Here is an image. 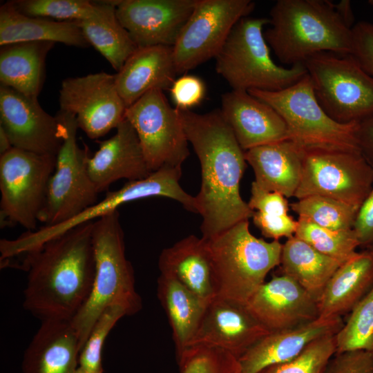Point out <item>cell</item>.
Returning <instances> with one entry per match:
<instances>
[{
  "mask_svg": "<svg viewBox=\"0 0 373 373\" xmlns=\"http://www.w3.org/2000/svg\"><path fill=\"white\" fill-rule=\"evenodd\" d=\"M254 7L251 0H198L173 46L177 74L215 58L235 24Z\"/></svg>",
  "mask_w": 373,
  "mask_h": 373,
  "instance_id": "13",
  "label": "cell"
},
{
  "mask_svg": "<svg viewBox=\"0 0 373 373\" xmlns=\"http://www.w3.org/2000/svg\"><path fill=\"white\" fill-rule=\"evenodd\" d=\"M160 274L171 278L209 302L217 296L207 239L190 235L161 252Z\"/></svg>",
  "mask_w": 373,
  "mask_h": 373,
  "instance_id": "25",
  "label": "cell"
},
{
  "mask_svg": "<svg viewBox=\"0 0 373 373\" xmlns=\"http://www.w3.org/2000/svg\"><path fill=\"white\" fill-rule=\"evenodd\" d=\"M55 43L20 42L0 48V82L32 99H37L44 84L45 62Z\"/></svg>",
  "mask_w": 373,
  "mask_h": 373,
  "instance_id": "29",
  "label": "cell"
},
{
  "mask_svg": "<svg viewBox=\"0 0 373 373\" xmlns=\"http://www.w3.org/2000/svg\"><path fill=\"white\" fill-rule=\"evenodd\" d=\"M343 324L341 317H318L294 328L271 332L238 358L239 373H257L269 365L291 361L314 341L336 335Z\"/></svg>",
  "mask_w": 373,
  "mask_h": 373,
  "instance_id": "22",
  "label": "cell"
},
{
  "mask_svg": "<svg viewBox=\"0 0 373 373\" xmlns=\"http://www.w3.org/2000/svg\"><path fill=\"white\" fill-rule=\"evenodd\" d=\"M370 249V251H372L373 252V247L370 248V249Z\"/></svg>",
  "mask_w": 373,
  "mask_h": 373,
  "instance_id": "51",
  "label": "cell"
},
{
  "mask_svg": "<svg viewBox=\"0 0 373 373\" xmlns=\"http://www.w3.org/2000/svg\"><path fill=\"white\" fill-rule=\"evenodd\" d=\"M74 373H93V372L88 371L87 370L83 367H78Z\"/></svg>",
  "mask_w": 373,
  "mask_h": 373,
  "instance_id": "49",
  "label": "cell"
},
{
  "mask_svg": "<svg viewBox=\"0 0 373 373\" xmlns=\"http://www.w3.org/2000/svg\"><path fill=\"white\" fill-rule=\"evenodd\" d=\"M125 118L138 137L151 172L164 166H182L188 157V140L178 109L163 90L153 89L126 108Z\"/></svg>",
  "mask_w": 373,
  "mask_h": 373,
  "instance_id": "12",
  "label": "cell"
},
{
  "mask_svg": "<svg viewBox=\"0 0 373 373\" xmlns=\"http://www.w3.org/2000/svg\"><path fill=\"white\" fill-rule=\"evenodd\" d=\"M55 116L60 123L62 144L39 216L44 227L75 218L96 204L99 194L88 171V149L86 146L81 149L77 142L75 117L60 110Z\"/></svg>",
  "mask_w": 373,
  "mask_h": 373,
  "instance_id": "8",
  "label": "cell"
},
{
  "mask_svg": "<svg viewBox=\"0 0 373 373\" xmlns=\"http://www.w3.org/2000/svg\"><path fill=\"white\" fill-rule=\"evenodd\" d=\"M335 338L336 354L356 350L373 353V287L351 311Z\"/></svg>",
  "mask_w": 373,
  "mask_h": 373,
  "instance_id": "35",
  "label": "cell"
},
{
  "mask_svg": "<svg viewBox=\"0 0 373 373\" xmlns=\"http://www.w3.org/2000/svg\"><path fill=\"white\" fill-rule=\"evenodd\" d=\"M157 292L172 329L178 357L189 347L209 302L175 280L161 274Z\"/></svg>",
  "mask_w": 373,
  "mask_h": 373,
  "instance_id": "30",
  "label": "cell"
},
{
  "mask_svg": "<svg viewBox=\"0 0 373 373\" xmlns=\"http://www.w3.org/2000/svg\"><path fill=\"white\" fill-rule=\"evenodd\" d=\"M12 148L9 137L4 129L0 126V155L6 153Z\"/></svg>",
  "mask_w": 373,
  "mask_h": 373,
  "instance_id": "48",
  "label": "cell"
},
{
  "mask_svg": "<svg viewBox=\"0 0 373 373\" xmlns=\"http://www.w3.org/2000/svg\"><path fill=\"white\" fill-rule=\"evenodd\" d=\"M290 207L298 215V218L336 230L353 229L359 209L338 200L321 195L298 199Z\"/></svg>",
  "mask_w": 373,
  "mask_h": 373,
  "instance_id": "33",
  "label": "cell"
},
{
  "mask_svg": "<svg viewBox=\"0 0 373 373\" xmlns=\"http://www.w3.org/2000/svg\"><path fill=\"white\" fill-rule=\"evenodd\" d=\"M198 0H117L116 15L137 48L173 47Z\"/></svg>",
  "mask_w": 373,
  "mask_h": 373,
  "instance_id": "16",
  "label": "cell"
},
{
  "mask_svg": "<svg viewBox=\"0 0 373 373\" xmlns=\"http://www.w3.org/2000/svg\"><path fill=\"white\" fill-rule=\"evenodd\" d=\"M358 140L361 151L373 166V115L358 122Z\"/></svg>",
  "mask_w": 373,
  "mask_h": 373,
  "instance_id": "46",
  "label": "cell"
},
{
  "mask_svg": "<svg viewBox=\"0 0 373 373\" xmlns=\"http://www.w3.org/2000/svg\"><path fill=\"white\" fill-rule=\"evenodd\" d=\"M59 110L75 117L90 139L104 136L125 118L126 106L115 84V75L100 72L68 77L61 82Z\"/></svg>",
  "mask_w": 373,
  "mask_h": 373,
  "instance_id": "14",
  "label": "cell"
},
{
  "mask_svg": "<svg viewBox=\"0 0 373 373\" xmlns=\"http://www.w3.org/2000/svg\"><path fill=\"white\" fill-rule=\"evenodd\" d=\"M221 113L244 151L289 140L287 124L269 105L246 90L222 95Z\"/></svg>",
  "mask_w": 373,
  "mask_h": 373,
  "instance_id": "20",
  "label": "cell"
},
{
  "mask_svg": "<svg viewBox=\"0 0 373 373\" xmlns=\"http://www.w3.org/2000/svg\"><path fill=\"white\" fill-rule=\"evenodd\" d=\"M116 130L88 160V173L99 193L120 179L135 181L152 173L131 124L124 118Z\"/></svg>",
  "mask_w": 373,
  "mask_h": 373,
  "instance_id": "21",
  "label": "cell"
},
{
  "mask_svg": "<svg viewBox=\"0 0 373 373\" xmlns=\"http://www.w3.org/2000/svg\"><path fill=\"white\" fill-rule=\"evenodd\" d=\"M335 8L347 26L352 28L354 21V14L350 1L343 0L335 4Z\"/></svg>",
  "mask_w": 373,
  "mask_h": 373,
  "instance_id": "47",
  "label": "cell"
},
{
  "mask_svg": "<svg viewBox=\"0 0 373 373\" xmlns=\"http://www.w3.org/2000/svg\"><path fill=\"white\" fill-rule=\"evenodd\" d=\"M207 240L218 296L247 304L280 263L283 244L254 236L248 220Z\"/></svg>",
  "mask_w": 373,
  "mask_h": 373,
  "instance_id": "6",
  "label": "cell"
},
{
  "mask_svg": "<svg viewBox=\"0 0 373 373\" xmlns=\"http://www.w3.org/2000/svg\"><path fill=\"white\" fill-rule=\"evenodd\" d=\"M373 287V252H356L342 263L318 300V317H341L350 313Z\"/></svg>",
  "mask_w": 373,
  "mask_h": 373,
  "instance_id": "27",
  "label": "cell"
},
{
  "mask_svg": "<svg viewBox=\"0 0 373 373\" xmlns=\"http://www.w3.org/2000/svg\"><path fill=\"white\" fill-rule=\"evenodd\" d=\"M92 236L95 265L92 289L84 305L70 320L81 350L96 320L106 307L121 305L128 316L142 307L141 297L135 290L133 269L126 257L118 211L95 220Z\"/></svg>",
  "mask_w": 373,
  "mask_h": 373,
  "instance_id": "4",
  "label": "cell"
},
{
  "mask_svg": "<svg viewBox=\"0 0 373 373\" xmlns=\"http://www.w3.org/2000/svg\"><path fill=\"white\" fill-rule=\"evenodd\" d=\"M269 23L266 17L240 19L215 57L217 73L232 90L278 91L307 75L304 64L287 68L272 60L263 32Z\"/></svg>",
  "mask_w": 373,
  "mask_h": 373,
  "instance_id": "5",
  "label": "cell"
},
{
  "mask_svg": "<svg viewBox=\"0 0 373 373\" xmlns=\"http://www.w3.org/2000/svg\"><path fill=\"white\" fill-rule=\"evenodd\" d=\"M177 75L173 47L153 46L137 48L115 75L127 108L151 90H169Z\"/></svg>",
  "mask_w": 373,
  "mask_h": 373,
  "instance_id": "24",
  "label": "cell"
},
{
  "mask_svg": "<svg viewBox=\"0 0 373 373\" xmlns=\"http://www.w3.org/2000/svg\"><path fill=\"white\" fill-rule=\"evenodd\" d=\"M294 236L341 264L355 254L356 248L360 247L353 229L336 230L325 228L302 218L298 219Z\"/></svg>",
  "mask_w": 373,
  "mask_h": 373,
  "instance_id": "34",
  "label": "cell"
},
{
  "mask_svg": "<svg viewBox=\"0 0 373 373\" xmlns=\"http://www.w3.org/2000/svg\"><path fill=\"white\" fill-rule=\"evenodd\" d=\"M303 149L290 140L252 148L245 152L252 167L254 182L260 189L294 197L303 169Z\"/></svg>",
  "mask_w": 373,
  "mask_h": 373,
  "instance_id": "26",
  "label": "cell"
},
{
  "mask_svg": "<svg viewBox=\"0 0 373 373\" xmlns=\"http://www.w3.org/2000/svg\"><path fill=\"white\" fill-rule=\"evenodd\" d=\"M335 354L322 373H373V353L356 350Z\"/></svg>",
  "mask_w": 373,
  "mask_h": 373,
  "instance_id": "41",
  "label": "cell"
},
{
  "mask_svg": "<svg viewBox=\"0 0 373 373\" xmlns=\"http://www.w3.org/2000/svg\"><path fill=\"white\" fill-rule=\"evenodd\" d=\"M180 373H239L238 358L206 346L187 348L178 357Z\"/></svg>",
  "mask_w": 373,
  "mask_h": 373,
  "instance_id": "38",
  "label": "cell"
},
{
  "mask_svg": "<svg viewBox=\"0 0 373 373\" xmlns=\"http://www.w3.org/2000/svg\"><path fill=\"white\" fill-rule=\"evenodd\" d=\"M0 126L14 148L57 156L62 144L60 123L46 113L37 99L0 86Z\"/></svg>",
  "mask_w": 373,
  "mask_h": 373,
  "instance_id": "15",
  "label": "cell"
},
{
  "mask_svg": "<svg viewBox=\"0 0 373 373\" xmlns=\"http://www.w3.org/2000/svg\"><path fill=\"white\" fill-rule=\"evenodd\" d=\"M303 64L318 103L334 120L359 122L373 115V77L351 54L321 52Z\"/></svg>",
  "mask_w": 373,
  "mask_h": 373,
  "instance_id": "9",
  "label": "cell"
},
{
  "mask_svg": "<svg viewBox=\"0 0 373 373\" xmlns=\"http://www.w3.org/2000/svg\"><path fill=\"white\" fill-rule=\"evenodd\" d=\"M93 223L81 224L18 256L23 258L19 268L28 271L24 309L41 321H70L88 299L95 267Z\"/></svg>",
  "mask_w": 373,
  "mask_h": 373,
  "instance_id": "2",
  "label": "cell"
},
{
  "mask_svg": "<svg viewBox=\"0 0 373 373\" xmlns=\"http://www.w3.org/2000/svg\"><path fill=\"white\" fill-rule=\"evenodd\" d=\"M353 229L360 247H373V186L358 209Z\"/></svg>",
  "mask_w": 373,
  "mask_h": 373,
  "instance_id": "45",
  "label": "cell"
},
{
  "mask_svg": "<svg viewBox=\"0 0 373 373\" xmlns=\"http://www.w3.org/2000/svg\"><path fill=\"white\" fill-rule=\"evenodd\" d=\"M101 10L93 17L79 21L89 43L119 71L137 47L116 15L117 1H101Z\"/></svg>",
  "mask_w": 373,
  "mask_h": 373,
  "instance_id": "32",
  "label": "cell"
},
{
  "mask_svg": "<svg viewBox=\"0 0 373 373\" xmlns=\"http://www.w3.org/2000/svg\"><path fill=\"white\" fill-rule=\"evenodd\" d=\"M270 28L264 32L278 60L303 64L324 52H352V31L326 0H278L270 10Z\"/></svg>",
  "mask_w": 373,
  "mask_h": 373,
  "instance_id": "3",
  "label": "cell"
},
{
  "mask_svg": "<svg viewBox=\"0 0 373 373\" xmlns=\"http://www.w3.org/2000/svg\"><path fill=\"white\" fill-rule=\"evenodd\" d=\"M351 55L373 77V23L361 21L354 25Z\"/></svg>",
  "mask_w": 373,
  "mask_h": 373,
  "instance_id": "42",
  "label": "cell"
},
{
  "mask_svg": "<svg viewBox=\"0 0 373 373\" xmlns=\"http://www.w3.org/2000/svg\"><path fill=\"white\" fill-rule=\"evenodd\" d=\"M177 109L200 163L201 186L195 198L202 237L211 239L252 216L240 193L245 152L220 109L204 114Z\"/></svg>",
  "mask_w": 373,
  "mask_h": 373,
  "instance_id": "1",
  "label": "cell"
},
{
  "mask_svg": "<svg viewBox=\"0 0 373 373\" xmlns=\"http://www.w3.org/2000/svg\"><path fill=\"white\" fill-rule=\"evenodd\" d=\"M247 306L271 332L294 328L318 318V301L285 274L265 282Z\"/></svg>",
  "mask_w": 373,
  "mask_h": 373,
  "instance_id": "19",
  "label": "cell"
},
{
  "mask_svg": "<svg viewBox=\"0 0 373 373\" xmlns=\"http://www.w3.org/2000/svg\"><path fill=\"white\" fill-rule=\"evenodd\" d=\"M372 186L373 166L360 150L303 149L294 197L321 195L360 207Z\"/></svg>",
  "mask_w": 373,
  "mask_h": 373,
  "instance_id": "10",
  "label": "cell"
},
{
  "mask_svg": "<svg viewBox=\"0 0 373 373\" xmlns=\"http://www.w3.org/2000/svg\"><path fill=\"white\" fill-rule=\"evenodd\" d=\"M251 218L254 224L265 237L276 240L283 237L289 238L294 236L298 227V220L288 214L269 215L253 211Z\"/></svg>",
  "mask_w": 373,
  "mask_h": 373,
  "instance_id": "43",
  "label": "cell"
},
{
  "mask_svg": "<svg viewBox=\"0 0 373 373\" xmlns=\"http://www.w3.org/2000/svg\"><path fill=\"white\" fill-rule=\"evenodd\" d=\"M336 351L335 335L325 336L309 344L294 359L269 365L257 373H322Z\"/></svg>",
  "mask_w": 373,
  "mask_h": 373,
  "instance_id": "39",
  "label": "cell"
},
{
  "mask_svg": "<svg viewBox=\"0 0 373 373\" xmlns=\"http://www.w3.org/2000/svg\"><path fill=\"white\" fill-rule=\"evenodd\" d=\"M81 346L70 321L46 320L27 347L23 373H74Z\"/></svg>",
  "mask_w": 373,
  "mask_h": 373,
  "instance_id": "23",
  "label": "cell"
},
{
  "mask_svg": "<svg viewBox=\"0 0 373 373\" xmlns=\"http://www.w3.org/2000/svg\"><path fill=\"white\" fill-rule=\"evenodd\" d=\"M56 156L12 148L0 156L1 216L35 231L44 206Z\"/></svg>",
  "mask_w": 373,
  "mask_h": 373,
  "instance_id": "11",
  "label": "cell"
},
{
  "mask_svg": "<svg viewBox=\"0 0 373 373\" xmlns=\"http://www.w3.org/2000/svg\"><path fill=\"white\" fill-rule=\"evenodd\" d=\"M170 184L166 176L160 171L152 172L148 177L135 181H128L119 189L106 193L99 202L88 208L75 218L57 225L27 231L14 240H6L3 249L10 256L27 253L69 229L81 224L93 221L127 202L151 197H166Z\"/></svg>",
  "mask_w": 373,
  "mask_h": 373,
  "instance_id": "18",
  "label": "cell"
},
{
  "mask_svg": "<svg viewBox=\"0 0 373 373\" xmlns=\"http://www.w3.org/2000/svg\"><path fill=\"white\" fill-rule=\"evenodd\" d=\"M270 332L247 304L217 296L208 303L189 347H214L238 358Z\"/></svg>",
  "mask_w": 373,
  "mask_h": 373,
  "instance_id": "17",
  "label": "cell"
},
{
  "mask_svg": "<svg viewBox=\"0 0 373 373\" xmlns=\"http://www.w3.org/2000/svg\"><path fill=\"white\" fill-rule=\"evenodd\" d=\"M271 106L285 122L289 140L303 149L360 150L358 122L340 123L318 103L309 75L280 90H249Z\"/></svg>",
  "mask_w": 373,
  "mask_h": 373,
  "instance_id": "7",
  "label": "cell"
},
{
  "mask_svg": "<svg viewBox=\"0 0 373 373\" xmlns=\"http://www.w3.org/2000/svg\"><path fill=\"white\" fill-rule=\"evenodd\" d=\"M125 316H128L127 311L119 305L108 306L102 312L80 351L79 367L93 373H103L102 354L104 342L117 322Z\"/></svg>",
  "mask_w": 373,
  "mask_h": 373,
  "instance_id": "37",
  "label": "cell"
},
{
  "mask_svg": "<svg viewBox=\"0 0 373 373\" xmlns=\"http://www.w3.org/2000/svg\"><path fill=\"white\" fill-rule=\"evenodd\" d=\"M19 12L34 17L58 21H83L95 16L102 8L101 1L15 0L9 1Z\"/></svg>",
  "mask_w": 373,
  "mask_h": 373,
  "instance_id": "36",
  "label": "cell"
},
{
  "mask_svg": "<svg viewBox=\"0 0 373 373\" xmlns=\"http://www.w3.org/2000/svg\"><path fill=\"white\" fill-rule=\"evenodd\" d=\"M280 265L283 274L294 280L318 301L341 263L293 236L283 244Z\"/></svg>",
  "mask_w": 373,
  "mask_h": 373,
  "instance_id": "31",
  "label": "cell"
},
{
  "mask_svg": "<svg viewBox=\"0 0 373 373\" xmlns=\"http://www.w3.org/2000/svg\"><path fill=\"white\" fill-rule=\"evenodd\" d=\"M169 90L175 108L191 110L203 101L207 88L199 77L186 74L176 79Z\"/></svg>",
  "mask_w": 373,
  "mask_h": 373,
  "instance_id": "40",
  "label": "cell"
},
{
  "mask_svg": "<svg viewBox=\"0 0 373 373\" xmlns=\"http://www.w3.org/2000/svg\"><path fill=\"white\" fill-rule=\"evenodd\" d=\"M30 41L61 43L77 48H88L78 21H58L24 15L10 1L0 7V46Z\"/></svg>",
  "mask_w": 373,
  "mask_h": 373,
  "instance_id": "28",
  "label": "cell"
},
{
  "mask_svg": "<svg viewBox=\"0 0 373 373\" xmlns=\"http://www.w3.org/2000/svg\"><path fill=\"white\" fill-rule=\"evenodd\" d=\"M247 203L252 211L269 215L288 214V202L284 195L278 192L265 191L254 182L251 184V197Z\"/></svg>",
  "mask_w": 373,
  "mask_h": 373,
  "instance_id": "44",
  "label": "cell"
},
{
  "mask_svg": "<svg viewBox=\"0 0 373 373\" xmlns=\"http://www.w3.org/2000/svg\"><path fill=\"white\" fill-rule=\"evenodd\" d=\"M368 3L370 4L371 6H373V0L368 1Z\"/></svg>",
  "mask_w": 373,
  "mask_h": 373,
  "instance_id": "50",
  "label": "cell"
}]
</instances>
